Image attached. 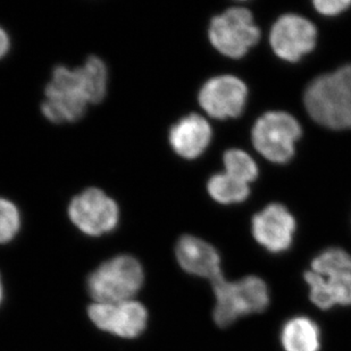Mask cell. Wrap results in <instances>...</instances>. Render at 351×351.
I'll return each instance as SVG.
<instances>
[{
    "label": "cell",
    "mask_w": 351,
    "mask_h": 351,
    "mask_svg": "<svg viewBox=\"0 0 351 351\" xmlns=\"http://www.w3.org/2000/svg\"><path fill=\"white\" fill-rule=\"evenodd\" d=\"M107 83V67L99 57L90 56L83 66L74 70L57 66L45 90L41 112L50 122H75L89 104L105 98Z\"/></svg>",
    "instance_id": "cell-1"
},
{
    "label": "cell",
    "mask_w": 351,
    "mask_h": 351,
    "mask_svg": "<svg viewBox=\"0 0 351 351\" xmlns=\"http://www.w3.org/2000/svg\"><path fill=\"white\" fill-rule=\"evenodd\" d=\"M176 254L180 266L190 274L210 282L223 276L219 252L202 239L183 235L176 243Z\"/></svg>",
    "instance_id": "cell-13"
},
{
    "label": "cell",
    "mask_w": 351,
    "mask_h": 351,
    "mask_svg": "<svg viewBox=\"0 0 351 351\" xmlns=\"http://www.w3.org/2000/svg\"><path fill=\"white\" fill-rule=\"evenodd\" d=\"M69 216L84 234L99 237L117 228L119 206L103 190L90 188L71 202Z\"/></svg>",
    "instance_id": "cell-8"
},
{
    "label": "cell",
    "mask_w": 351,
    "mask_h": 351,
    "mask_svg": "<svg viewBox=\"0 0 351 351\" xmlns=\"http://www.w3.org/2000/svg\"><path fill=\"white\" fill-rule=\"evenodd\" d=\"M216 298L214 319L226 328L243 315L262 313L269 304V290L265 282L257 276H247L230 282L222 278L212 282Z\"/></svg>",
    "instance_id": "cell-4"
},
{
    "label": "cell",
    "mask_w": 351,
    "mask_h": 351,
    "mask_svg": "<svg viewBox=\"0 0 351 351\" xmlns=\"http://www.w3.org/2000/svg\"><path fill=\"white\" fill-rule=\"evenodd\" d=\"M226 173L235 179L248 183L252 182L258 176V169L254 159L240 149H230L223 157Z\"/></svg>",
    "instance_id": "cell-17"
},
{
    "label": "cell",
    "mask_w": 351,
    "mask_h": 351,
    "mask_svg": "<svg viewBox=\"0 0 351 351\" xmlns=\"http://www.w3.org/2000/svg\"><path fill=\"white\" fill-rule=\"evenodd\" d=\"M247 86L233 75L213 77L202 86L199 104L209 117L226 119L240 117L247 99Z\"/></svg>",
    "instance_id": "cell-11"
},
{
    "label": "cell",
    "mask_w": 351,
    "mask_h": 351,
    "mask_svg": "<svg viewBox=\"0 0 351 351\" xmlns=\"http://www.w3.org/2000/svg\"><path fill=\"white\" fill-rule=\"evenodd\" d=\"M21 226V216L16 206L0 198V243H7L16 237Z\"/></svg>",
    "instance_id": "cell-18"
},
{
    "label": "cell",
    "mask_w": 351,
    "mask_h": 351,
    "mask_svg": "<svg viewBox=\"0 0 351 351\" xmlns=\"http://www.w3.org/2000/svg\"><path fill=\"white\" fill-rule=\"evenodd\" d=\"M282 345L285 351H318L317 325L307 317L292 318L282 331Z\"/></svg>",
    "instance_id": "cell-15"
},
{
    "label": "cell",
    "mask_w": 351,
    "mask_h": 351,
    "mask_svg": "<svg viewBox=\"0 0 351 351\" xmlns=\"http://www.w3.org/2000/svg\"><path fill=\"white\" fill-rule=\"evenodd\" d=\"M314 6L323 15L335 16L349 8L351 0H315Z\"/></svg>",
    "instance_id": "cell-19"
},
{
    "label": "cell",
    "mask_w": 351,
    "mask_h": 351,
    "mask_svg": "<svg viewBox=\"0 0 351 351\" xmlns=\"http://www.w3.org/2000/svg\"><path fill=\"white\" fill-rule=\"evenodd\" d=\"M311 288V300L322 309L335 305H351V256L342 249L332 248L313 261L305 273Z\"/></svg>",
    "instance_id": "cell-3"
},
{
    "label": "cell",
    "mask_w": 351,
    "mask_h": 351,
    "mask_svg": "<svg viewBox=\"0 0 351 351\" xmlns=\"http://www.w3.org/2000/svg\"><path fill=\"white\" fill-rule=\"evenodd\" d=\"M143 278V266L134 257L117 256L91 273L88 290L96 302H128L141 289Z\"/></svg>",
    "instance_id": "cell-5"
},
{
    "label": "cell",
    "mask_w": 351,
    "mask_h": 351,
    "mask_svg": "<svg viewBox=\"0 0 351 351\" xmlns=\"http://www.w3.org/2000/svg\"><path fill=\"white\" fill-rule=\"evenodd\" d=\"M10 37H8L6 31L3 30V27H0V60L3 56H6V53L10 50Z\"/></svg>",
    "instance_id": "cell-20"
},
{
    "label": "cell",
    "mask_w": 351,
    "mask_h": 351,
    "mask_svg": "<svg viewBox=\"0 0 351 351\" xmlns=\"http://www.w3.org/2000/svg\"><path fill=\"white\" fill-rule=\"evenodd\" d=\"M302 136V126L285 112H269L252 128V143L269 162H288L295 154V143Z\"/></svg>",
    "instance_id": "cell-6"
},
{
    "label": "cell",
    "mask_w": 351,
    "mask_h": 351,
    "mask_svg": "<svg viewBox=\"0 0 351 351\" xmlns=\"http://www.w3.org/2000/svg\"><path fill=\"white\" fill-rule=\"evenodd\" d=\"M295 221L285 206L272 204L252 219V234L272 252H285L291 245Z\"/></svg>",
    "instance_id": "cell-12"
},
{
    "label": "cell",
    "mask_w": 351,
    "mask_h": 351,
    "mask_svg": "<svg viewBox=\"0 0 351 351\" xmlns=\"http://www.w3.org/2000/svg\"><path fill=\"white\" fill-rule=\"evenodd\" d=\"M88 314L97 328L121 338L139 337L147 326L148 313L136 300L121 302H95Z\"/></svg>",
    "instance_id": "cell-9"
},
{
    "label": "cell",
    "mask_w": 351,
    "mask_h": 351,
    "mask_svg": "<svg viewBox=\"0 0 351 351\" xmlns=\"http://www.w3.org/2000/svg\"><path fill=\"white\" fill-rule=\"evenodd\" d=\"M261 39V31L254 23L250 10L232 7L213 19L209 40L224 56L241 58Z\"/></svg>",
    "instance_id": "cell-7"
},
{
    "label": "cell",
    "mask_w": 351,
    "mask_h": 351,
    "mask_svg": "<svg viewBox=\"0 0 351 351\" xmlns=\"http://www.w3.org/2000/svg\"><path fill=\"white\" fill-rule=\"evenodd\" d=\"M207 188L210 197L224 205L243 202L250 193L247 183L239 181L226 172L213 176L209 179Z\"/></svg>",
    "instance_id": "cell-16"
},
{
    "label": "cell",
    "mask_w": 351,
    "mask_h": 351,
    "mask_svg": "<svg viewBox=\"0 0 351 351\" xmlns=\"http://www.w3.org/2000/svg\"><path fill=\"white\" fill-rule=\"evenodd\" d=\"M212 138L209 123L198 114H190L180 119L169 130V143L179 156L197 158L208 147Z\"/></svg>",
    "instance_id": "cell-14"
},
{
    "label": "cell",
    "mask_w": 351,
    "mask_h": 351,
    "mask_svg": "<svg viewBox=\"0 0 351 351\" xmlns=\"http://www.w3.org/2000/svg\"><path fill=\"white\" fill-rule=\"evenodd\" d=\"M3 302V285H1V280H0V304Z\"/></svg>",
    "instance_id": "cell-21"
},
{
    "label": "cell",
    "mask_w": 351,
    "mask_h": 351,
    "mask_svg": "<svg viewBox=\"0 0 351 351\" xmlns=\"http://www.w3.org/2000/svg\"><path fill=\"white\" fill-rule=\"evenodd\" d=\"M304 100L318 124L332 130L351 129V65L315 79Z\"/></svg>",
    "instance_id": "cell-2"
},
{
    "label": "cell",
    "mask_w": 351,
    "mask_h": 351,
    "mask_svg": "<svg viewBox=\"0 0 351 351\" xmlns=\"http://www.w3.org/2000/svg\"><path fill=\"white\" fill-rule=\"evenodd\" d=\"M317 31L305 17L287 14L280 17L271 30L269 43L282 60L297 62L314 49Z\"/></svg>",
    "instance_id": "cell-10"
}]
</instances>
